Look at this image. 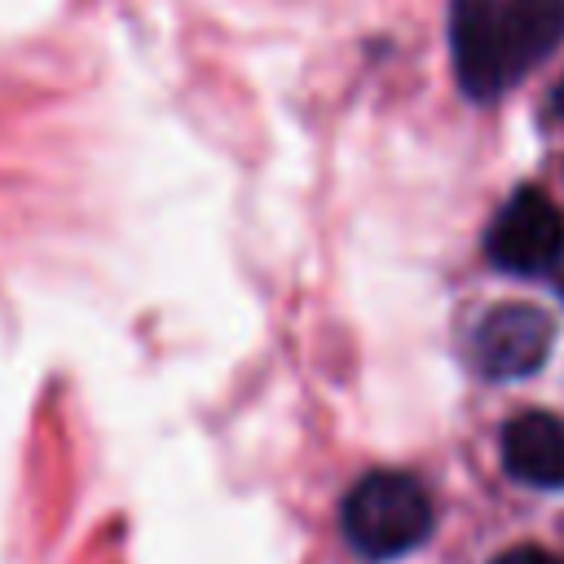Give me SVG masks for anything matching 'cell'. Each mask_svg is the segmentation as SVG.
Masks as SVG:
<instances>
[{"label":"cell","mask_w":564,"mask_h":564,"mask_svg":"<svg viewBox=\"0 0 564 564\" xmlns=\"http://www.w3.org/2000/svg\"><path fill=\"white\" fill-rule=\"evenodd\" d=\"M432 498L410 471H366L339 511L344 538L366 560H397L432 533Z\"/></svg>","instance_id":"cell-1"},{"label":"cell","mask_w":564,"mask_h":564,"mask_svg":"<svg viewBox=\"0 0 564 564\" xmlns=\"http://www.w3.org/2000/svg\"><path fill=\"white\" fill-rule=\"evenodd\" d=\"M485 256L502 273L538 278L564 260V212L542 189L511 194L485 234Z\"/></svg>","instance_id":"cell-2"},{"label":"cell","mask_w":564,"mask_h":564,"mask_svg":"<svg viewBox=\"0 0 564 564\" xmlns=\"http://www.w3.org/2000/svg\"><path fill=\"white\" fill-rule=\"evenodd\" d=\"M449 57L471 101H489L516 84L502 0H449Z\"/></svg>","instance_id":"cell-3"},{"label":"cell","mask_w":564,"mask_h":564,"mask_svg":"<svg viewBox=\"0 0 564 564\" xmlns=\"http://www.w3.org/2000/svg\"><path fill=\"white\" fill-rule=\"evenodd\" d=\"M555 344V326L533 304H498L476 322L471 352L485 379H524L533 375Z\"/></svg>","instance_id":"cell-4"},{"label":"cell","mask_w":564,"mask_h":564,"mask_svg":"<svg viewBox=\"0 0 564 564\" xmlns=\"http://www.w3.org/2000/svg\"><path fill=\"white\" fill-rule=\"evenodd\" d=\"M502 467L529 489H564V419L524 410L502 427Z\"/></svg>","instance_id":"cell-5"},{"label":"cell","mask_w":564,"mask_h":564,"mask_svg":"<svg viewBox=\"0 0 564 564\" xmlns=\"http://www.w3.org/2000/svg\"><path fill=\"white\" fill-rule=\"evenodd\" d=\"M502 22L516 79L564 44V0H502Z\"/></svg>","instance_id":"cell-6"},{"label":"cell","mask_w":564,"mask_h":564,"mask_svg":"<svg viewBox=\"0 0 564 564\" xmlns=\"http://www.w3.org/2000/svg\"><path fill=\"white\" fill-rule=\"evenodd\" d=\"M489 564H564V560L551 555V551H542V546H511V551H502Z\"/></svg>","instance_id":"cell-7"},{"label":"cell","mask_w":564,"mask_h":564,"mask_svg":"<svg viewBox=\"0 0 564 564\" xmlns=\"http://www.w3.org/2000/svg\"><path fill=\"white\" fill-rule=\"evenodd\" d=\"M551 115H555V119H564V75H560V84L551 88Z\"/></svg>","instance_id":"cell-8"},{"label":"cell","mask_w":564,"mask_h":564,"mask_svg":"<svg viewBox=\"0 0 564 564\" xmlns=\"http://www.w3.org/2000/svg\"><path fill=\"white\" fill-rule=\"evenodd\" d=\"M555 286H560V300H564V273H560V282H555Z\"/></svg>","instance_id":"cell-9"}]
</instances>
